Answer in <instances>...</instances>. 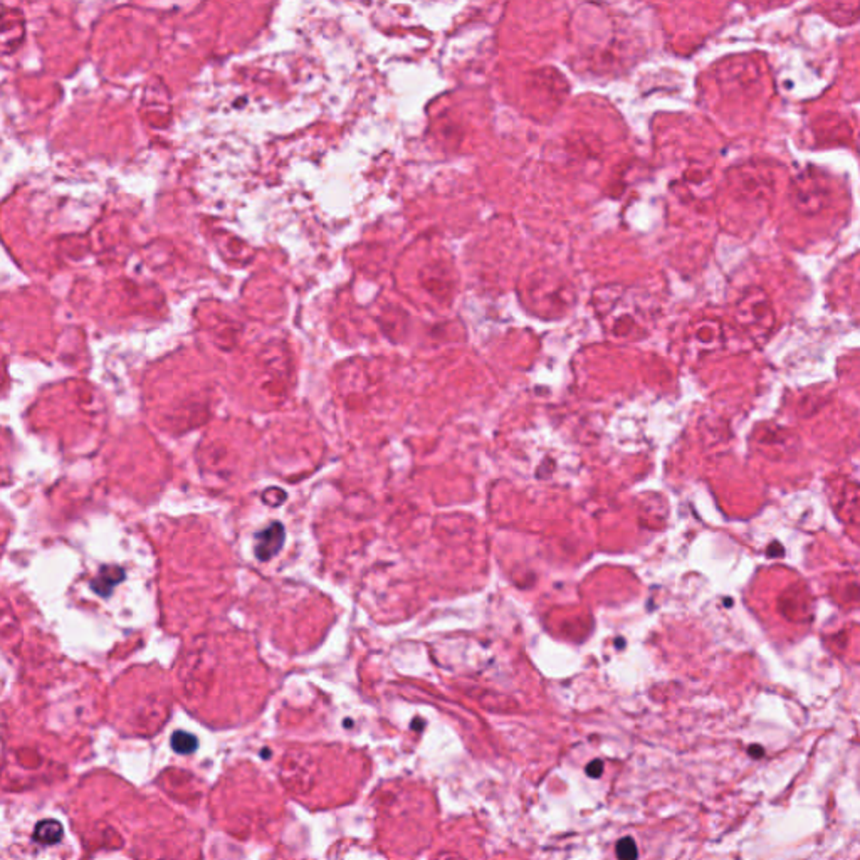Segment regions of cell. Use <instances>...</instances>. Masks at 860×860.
<instances>
[{
	"label": "cell",
	"mask_w": 860,
	"mask_h": 860,
	"mask_svg": "<svg viewBox=\"0 0 860 860\" xmlns=\"http://www.w3.org/2000/svg\"><path fill=\"white\" fill-rule=\"evenodd\" d=\"M738 316L741 318L748 330H753V333H768L775 323V311H773L769 298L766 296L765 291L758 287H751L746 291L738 304Z\"/></svg>",
	"instance_id": "1"
},
{
	"label": "cell",
	"mask_w": 860,
	"mask_h": 860,
	"mask_svg": "<svg viewBox=\"0 0 860 860\" xmlns=\"http://www.w3.org/2000/svg\"><path fill=\"white\" fill-rule=\"evenodd\" d=\"M601 773H604V761L593 760L588 763V766H586V775H588L590 778H600Z\"/></svg>",
	"instance_id": "8"
},
{
	"label": "cell",
	"mask_w": 860,
	"mask_h": 860,
	"mask_svg": "<svg viewBox=\"0 0 860 860\" xmlns=\"http://www.w3.org/2000/svg\"><path fill=\"white\" fill-rule=\"evenodd\" d=\"M827 187H824L820 180H817L811 175L798 178L793 187V202L802 212H817L824 207L827 202Z\"/></svg>",
	"instance_id": "2"
},
{
	"label": "cell",
	"mask_w": 860,
	"mask_h": 860,
	"mask_svg": "<svg viewBox=\"0 0 860 860\" xmlns=\"http://www.w3.org/2000/svg\"><path fill=\"white\" fill-rule=\"evenodd\" d=\"M171 748L175 750V753L190 754L199 748V739H197V736L192 734V732L177 731L174 736H171Z\"/></svg>",
	"instance_id": "6"
},
{
	"label": "cell",
	"mask_w": 860,
	"mask_h": 860,
	"mask_svg": "<svg viewBox=\"0 0 860 860\" xmlns=\"http://www.w3.org/2000/svg\"><path fill=\"white\" fill-rule=\"evenodd\" d=\"M617 857H619V860H637V844H635V840L632 837H625V839L619 840V844H617Z\"/></svg>",
	"instance_id": "7"
},
{
	"label": "cell",
	"mask_w": 860,
	"mask_h": 860,
	"mask_svg": "<svg viewBox=\"0 0 860 860\" xmlns=\"http://www.w3.org/2000/svg\"><path fill=\"white\" fill-rule=\"evenodd\" d=\"M62 825L59 824L58 820H47L39 822L36 825V830H34V840L37 844H43V845H52V844H58L59 840L62 839Z\"/></svg>",
	"instance_id": "4"
},
{
	"label": "cell",
	"mask_w": 860,
	"mask_h": 860,
	"mask_svg": "<svg viewBox=\"0 0 860 860\" xmlns=\"http://www.w3.org/2000/svg\"><path fill=\"white\" fill-rule=\"evenodd\" d=\"M121 580H123V570H119V568H108V570L106 568H103L98 580L93 583V588H95L99 595L106 597V595H110L111 590H113L115 586L121 582Z\"/></svg>",
	"instance_id": "5"
},
{
	"label": "cell",
	"mask_w": 860,
	"mask_h": 860,
	"mask_svg": "<svg viewBox=\"0 0 860 860\" xmlns=\"http://www.w3.org/2000/svg\"><path fill=\"white\" fill-rule=\"evenodd\" d=\"M284 543V528L279 523H272L256 534V556L261 562H267L279 553Z\"/></svg>",
	"instance_id": "3"
}]
</instances>
